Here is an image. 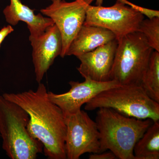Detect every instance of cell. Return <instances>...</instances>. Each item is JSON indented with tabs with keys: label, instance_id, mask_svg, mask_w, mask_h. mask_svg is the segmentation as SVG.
<instances>
[{
	"label": "cell",
	"instance_id": "5",
	"mask_svg": "<svg viewBox=\"0 0 159 159\" xmlns=\"http://www.w3.org/2000/svg\"><path fill=\"white\" fill-rule=\"evenodd\" d=\"M141 32L126 34L118 41L110 80L120 85L141 86L152 52Z\"/></svg>",
	"mask_w": 159,
	"mask_h": 159
},
{
	"label": "cell",
	"instance_id": "11",
	"mask_svg": "<svg viewBox=\"0 0 159 159\" xmlns=\"http://www.w3.org/2000/svg\"><path fill=\"white\" fill-rule=\"evenodd\" d=\"M118 41L114 40L93 51L77 56L80 64L77 70L84 79L97 82L110 80Z\"/></svg>",
	"mask_w": 159,
	"mask_h": 159
},
{
	"label": "cell",
	"instance_id": "8",
	"mask_svg": "<svg viewBox=\"0 0 159 159\" xmlns=\"http://www.w3.org/2000/svg\"><path fill=\"white\" fill-rule=\"evenodd\" d=\"M94 0H74L67 2L64 0L55 2L40 11L50 18L58 29L62 42L60 56L64 57L72 41L85 21L86 7Z\"/></svg>",
	"mask_w": 159,
	"mask_h": 159
},
{
	"label": "cell",
	"instance_id": "13",
	"mask_svg": "<svg viewBox=\"0 0 159 159\" xmlns=\"http://www.w3.org/2000/svg\"><path fill=\"white\" fill-rule=\"evenodd\" d=\"M116 39L115 34L107 29L83 24L71 42L66 56L77 57Z\"/></svg>",
	"mask_w": 159,
	"mask_h": 159
},
{
	"label": "cell",
	"instance_id": "1",
	"mask_svg": "<svg viewBox=\"0 0 159 159\" xmlns=\"http://www.w3.org/2000/svg\"><path fill=\"white\" fill-rule=\"evenodd\" d=\"M48 93L45 86L40 83L35 91L2 95L29 114L27 129L31 136L43 144L45 155L50 159H66L65 116L59 107L50 100Z\"/></svg>",
	"mask_w": 159,
	"mask_h": 159
},
{
	"label": "cell",
	"instance_id": "10",
	"mask_svg": "<svg viewBox=\"0 0 159 159\" xmlns=\"http://www.w3.org/2000/svg\"><path fill=\"white\" fill-rule=\"evenodd\" d=\"M29 39L32 48L35 79L39 84L55 58L61 54L62 38L57 26L54 25L47 28L39 37H29Z\"/></svg>",
	"mask_w": 159,
	"mask_h": 159
},
{
	"label": "cell",
	"instance_id": "4",
	"mask_svg": "<svg viewBox=\"0 0 159 159\" xmlns=\"http://www.w3.org/2000/svg\"><path fill=\"white\" fill-rule=\"evenodd\" d=\"M102 107L128 117L159 121V103L148 97L141 86L120 85L102 91L85 103L84 109Z\"/></svg>",
	"mask_w": 159,
	"mask_h": 159
},
{
	"label": "cell",
	"instance_id": "6",
	"mask_svg": "<svg viewBox=\"0 0 159 159\" xmlns=\"http://www.w3.org/2000/svg\"><path fill=\"white\" fill-rule=\"evenodd\" d=\"M144 16L120 0H117L111 7L88 4L84 25L107 29L115 34L118 41L126 34L138 31Z\"/></svg>",
	"mask_w": 159,
	"mask_h": 159
},
{
	"label": "cell",
	"instance_id": "3",
	"mask_svg": "<svg viewBox=\"0 0 159 159\" xmlns=\"http://www.w3.org/2000/svg\"><path fill=\"white\" fill-rule=\"evenodd\" d=\"M29 114L0 94V134L2 148L11 159H35L43 152L41 142L29 134Z\"/></svg>",
	"mask_w": 159,
	"mask_h": 159
},
{
	"label": "cell",
	"instance_id": "18",
	"mask_svg": "<svg viewBox=\"0 0 159 159\" xmlns=\"http://www.w3.org/2000/svg\"><path fill=\"white\" fill-rule=\"evenodd\" d=\"M13 31H14V29L10 25L4 27L1 29L0 31V48H1L2 43L5 39L6 36L13 32Z\"/></svg>",
	"mask_w": 159,
	"mask_h": 159
},
{
	"label": "cell",
	"instance_id": "17",
	"mask_svg": "<svg viewBox=\"0 0 159 159\" xmlns=\"http://www.w3.org/2000/svg\"><path fill=\"white\" fill-rule=\"evenodd\" d=\"M89 159H117L115 155L111 152L91 153L89 157Z\"/></svg>",
	"mask_w": 159,
	"mask_h": 159
},
{
	"label": "cell",
	"instance_id": "14",
	"mask_svg": "<svg viewBox=\"0 0 159 159\" xmlns=\"http://www.w3.org/2000/svg\"><path fill=\"white\" fill-rule=\"evenodd\" d=\"M135 159H159V121L153 122L136 143Z\"/></svg>",
	"mask_w": 159,
	"mask_h": 159
},
{
	"label": "cell",
	"instance_id": "16",
	"mask_svg": "<svg viewBox=\"0 0 159 159\" xmlns=\"http://www.w3.org/2000/svg\"><path fill=\"white\" fill-rule=\"evenodd\" d=\"M138 31L145 35L153 50L159 52V16L143 20Z\"/></svg>",
	"mask_w": 159,
	"mask_h": 159
},
{
	"label": "cell",
	"instance_id": "15",
	"mask_svg": "<svg viewBox=\"0 0 159 159\" xmlns=\"http://www.w3.org/2000/svg\"><path fill=\"white\" fill-rule=\"evenodd\" d=\"M141 86L148 97L159 103V52L152 53Z\"/></svg>",
	"mask_w": 159,
	"mask_h": 159
},
{
	"label": "cell",
	"instance_id": "20",
	"mask_svg": "<svg viewBox=\"0 0 159 159\" xmlns=\"http://www.w3.org/2000/svg\"><path fill=\"white\" fill-rule=\"evenodd\" d=\"M50 1H51L52 2H58V1H61V0H50Z\"/></svg>",
	"mask_w": 159,
	"mask_h": 159
},
{
	"label": "cell",
	"instance_id": "19",
	"mask_svg": "<svg viewBox=\"0 0 159 159\" xmlns=\"http://www.w3.org/2000/svg\"><path fill=\"white\" fill-rule=\"evenodd\" d=\"M120 1H122V2H124L126 5H128L131 6V7H133L134 9H137L139 10L140 12H142L144 11V8L141 7V6H137V5H135V4H133L129 1H127V0H120ZM103 0H96V5L97 6H102V3H103Z\"/></svg>",
	"mask_w": 159,
	"mask_h": 159
},
{
	"label": "cell",
	"instance_id": "7",
	"mask_svg": "<svg viewBox=\"0 0 159 159\" xmlns=\"http://www.w3.org/2000/svg\"><path fill=\"white\" fill-rule=\"evenodd\" d=\"M65 118L66 159H79L86 153L101 152L97 124L87 113L80 110L76 113L65 116Z\"/></svg>",
	"mask_w": 159,
	"mask_h": 159
},
{
	"label": "cell",
	"instance_id": "12",
	"mask_svg": "<svg viewBox=\"0 0 159 159\" xmlns=\"http://www.w3.org/2000/svg\"><path fill=\"white\" fill-rule=\"evenodd\" d=\"M10 4L3 10L6 21L16 26L19 21L26 23L30 35L29 37L36 38L43 34L46 29L54 25L53 20L44 17L40 14H34V10L24 5L20 0H10Z\"/></svg>",
	"mask_w": 159,
	"mask_h": 159
},
{
	"label": "cell",
	"instance_id": "2",
	"mask_svg": "<svg viewBox=\"0 0 159 159\" xmlns=\"http://www.w3.org/2000/svg\"><path fill=\"white\" fill-rule=\"evenodd\" d=\"M95 122L101 152L109 150L117 159H135L134 147L153 121L127 116L112 109L102 107L98 109Z\"/></svg>",
	"mask_w": 159,
	"mask_h": 159
},
{
	"label": "cell",
	"instance_id": "9",
	"mask_svg": "<svg viewBox=\"0 0 159 159\" xmlns=\"http://www.w3.org/2000/svg\"><path fill=\"white\" fill-rule=\"evenodd\" d=\"M69 83L71 88L66 93H48L50 100L59 107L65 116L76 113L83 105L102 91L120 85L114 80L97 82L88 78L84 82L71 81Z\"/></svg>",
	"mask_w": 159,
	"mask_h": 159
}]
</instances>
